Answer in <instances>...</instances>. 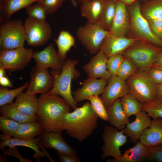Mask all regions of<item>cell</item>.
Returning <instances> with one entry per match:
<instances>
[{"label": "cell", "mask_w": 162, "mask_h": 162, "mask_svg": "<svg viewBox=\"0 0 162 162\" xmlns=\"http://www.w3.org/2000/svg\"><path fill=\"white\" fill-rule=\"evenodd\" d=\"M38 100L36 115L44 131L62 133L65 117L70 109L69 103L58 94L47 93L41 94Z\"/></svg>", "instance_id": "1"}, {"label": "cell", "mask_w": 162, "mask_h": 162, "mask_svg": "<svg viewBox=\"0 0 162 162\" xmlns=\"http://www.w3.org/2000/svg\"><path fill=\"white\" fill-rule=\"evenodd\" d=\"M98 117L89 101L66 115L63 129L70 136L82 142L90 136L98 125Z\"/></svg>", "instance_id": "2"}, {"label": "cell", "mask_w": 162, "mask_h": 162, "mask_svg": "<svg viewBox=\"0 0 162 162\" xmlns=\"http://www.w3.org/2000/svg\"><path fill=\"white\" fill-rule=\"evenodd\" d=\"M76 59H66L63 63L62 69L59 73L51 72L54 78V83L51 89L47 93L48 94L60 95L69 104L74 110L77 108L74 100L71 90L72 80L77 79L80 75L75 67L78 64Z\"/></svg>", "instance_id": "3"}, {"label": "cell", "mask_w": 162, "mask_h": 162, "mask_svg": "<svg viewBox=\"0 0 162 162\" xmlns=\"http://www.w3.org/2000/svg\"><path fill=\"white\" fill-rule=\"evenodd\" d=\"M162 48L138 40L126 49L122 54L131 60L138 70L148 72L157 58Z\"/></svg>", "instance_id": "4"}, {"label": "cell", "mask_w": 162, "mask_h": 162, "mask_svg": "<svg viewBox=\"0 0 162 162\" xmlns=\"http://www.w3.org/2000/svg\"><path fill=\"white\" fill-rule=\"evenodd\" d=\"M140 5L139 1L137 0L132 4L127 6L130 20L129 37L162 47V41L152 33L147 20L141 14Z\"/></svg>", "instance_id": "5"}, {"label": "cell", "mask_w": 162, "mask_h": 162, "mask_svg": "<svg viewBox=\"0 0 162 162\" xmlns=\"http://www.w3.org/2000/svg\"><path fill=\"white\" fill-rule=\"evenodd\" d=\"M126 81L130 93L142 104L156 98L157 84L150 78L148 72L138 70Z\"/></svg>", "instance_id": "6"}, {"label": "cell", "mask_w": 162, "mask_h": 162, "mask_svg": "<svg viewBox=\"0 0 162 162\" xmlns=\"http://www.w3.org/2000/svg\"><path fill=\"white\" fill-rule=\"evenodd\" d=\"M26 32L21 19L8 20L0 27V45L2 50L15 49L24 46Z\"/></svg>", "instance_id": "7"}, {"label": "cell", "mask_w": 162, "mask_h": 162, "mask_svg": "<svg viewBox=\"0 0 162 162\" xmlns=\"http://www.w3.org/2000/svg\"><path fill=\"white\" fill-rule=\"evenodd\" d=\"M97 23L87 22L79 27L76 31L77 38L81 44L91 55L96 54L100 50L102 44L110 34Z\"/></svg>", "instance_id": "8"}, {"label": "cell", "mask_w": 162, "mask_h": 162, "mask_svg": "<svg viewBox=\"0 0 162 162\" xmlns=\"http://www.w3.org/2000/svg\"><path fill=\"white\" fill-rule=\"evenodd\" d=\"M32 48L24 46L14 49L2 50L0 54V67L10 72L23 69L30 62Z\"/></svg>", "instance_id": "9"}, {"label": "cell", "mask_w": 162, "mask_h": 162, "mask_svg": "<svg viewBox=\"0 0 162 162\" xmlns=\"http://www.w3.org/2000/svg\"><path fill=\"white\" fill-rule=\"evenodd\" d=\"M24 26L26 40L28 46L33 47L42 46L52 38L51 28L45 20L28 17L25 20Z\"/></svg>", "instance_id": "10"}, {"label": "cell", "mask_w": 162, "mask_h": 162, "mask_svg": "<svg viewBox=\"0 0 162 162\" xmlns=\"http://www.w3.org/2000/svg\"><path fill=\"white\" fill-rule=\"evenodd\" d=\"M102 137L104 145L101 148V158L104 159L109 156L115 159L119 158L122 155L120 148L127 142V136L122 130L106 125Z\"/></svg>", "instance_id": "11"}, {"label": "cell", "mask_w": 162, "mask_h": 162, "mask_svg": "<svg viewBox=\"0 0 162 162\" xmlns=\"http://www.w3.org/2000/svg\"><path fill=\"white\" fill-rule=\"evenodd\" d=\"M30 83L26 93L36 95L47 93L52 87L53 76L50 74L48 69L36 66L32 68L30 73Z\"/></svg>", "instance_id": "12"}, {"label": "cell", "mask_w": 162, "mask_h": 162, "mask_svg": "<svg viewBox=\"0 0 162 162\" xmlns=\"http://www.w3.org/2000/svg\"><path fill=\"white\" fill-rule=\"evenodd\" d=\"M32 58L38 67L46 69L51 68L52 70L51 72L56 73H59L61 71L63 62L53 43L50 44L41 51L34 52Z\"/></svg>", "instance_id": "13"}, {"label": "cell", "mask_w": 162, "mask_h": 162, "mask_svg": "<svg viewBox=\"0 0 162 162\" xmlns=\"http://www.w3.org/2000/svg\"><path fill=\"white\" fill-rule=\"evenodd\" d=\"M107 81V84L100 97L106 108L112 105L118 99L130 93L126 81L118 76H111Z\"/></svg>", "instance_id": "14"}, {"label": "cell", "mask_w": 162, "mask_h": 162, "mask_svg": "<svg viewBox=\"0 0 162 162\" xmlns=\"http://www.w3.org/2000/svg\"><path fill=\"white\" fill-rule=\"evenodd\" d=\"M38 146L44 149L52 148L57 152L69 155H76V150L70 146L63 139L61 132L43 131L39 136Z\"/></svg>", "instance_id": "15"}, {"label": "cell", "mask_w": 162, "mask_h": 162, "mask_svg": "<svg viewBox=\"0 0 162 162\" xmlns=\"http://www.w3.org/2000/svg\"><path fill=\"white\" fill-rule=\"evenodd\" d=\"M138 40L135 38L117 35L111 32L103 41L100 50L108 58L112 55L122 54L126 49Z\"/></svg>", "instance_id": "16"}, {"label": "cell", "mask_w": 162, "mask_h": 162, "mask_svg": "<svg viewBox=\"0 0 162 162\" xmlns=\"http://www.w3.org/2000/svg\"><path fill=\"white\" fill-rule=\"evenodd\" d=\"M130 28V17L127 5L118 0L116 2L115 13L110 31L117 35L126 37Z\"/></svg>", "instance_id": "17"}, {"label": "cell", "mask_w": 162, "mask_h": 162, "mask_svg": "<svg viewBox=\"0 0 162 162\" xmlns=\"http://www.w3.org/2000/svg\"><path fill=\"white\" fill-rule=\"evenodd\" d=\"M107 83L106 79L88 78L84 80L81 87L72 92L74 99L78 104L89 96L101 94Z\"/></svg>", "instance_id": "18"}, {"label": "cell", "mask_w": 162, "mask_h": 162, "mask_svg": "<svg viewBox=\"0 0 162 162\" xmlns=\"http://www.w3.org/2000/svg\"><path fill=\"white\" fill-rule=\"evenodd\" d=\"M107 58L101 50L83 67L88 78L108 80L111 76L106 66Z\"/></svg>", "instance_id": "19"}, {"label": "cell", "mask_w": 162, "mask_h": 162, "mask_svg": "<svg viewBox=\"0 0 162 162\" xmlns=\"http://www.w3.org/2000/svg\"><path fill=\"white\" fill-rule=\"evenodd\" d=\"M135 116L134 121L131 123H128L122 130L133 143L136 142L139 140L144 130L150 126L152 122L150 117L142 110Z\"/></svg>", "instance_id": "20"}, {"label": "cell", "mask_w": 162, "mask_h": 162, "mask_svg": "<svg viewBox=\"0 0 162 162\" xmlns=\"http://www.w3.org/2000/svg\"><path fill=\"white\" fill-rule=\"evenodd\" d=\"M0 149L3 151H5V147L8 146L12 147L16 146L26 147L33 149L34 152L33 157L40 160V158L46 156V154L39 149L38 144L39 140L38 137L29 140H20L6 136L2 134H0Z\"/></svg>", "instance_id": "21"}, {"label": "cell", "mask_w": 162, "mask_h": 162, "mask_svg": "<svg viewBox=\"0 0 162 162\" xmlns=\"http://www.w3.org/2000/svg\"><path fill=\"white\" fill-rule=\"evenodd\" d=\"M139 140L148 147L162 144V118L152 120L150 126L144 130Z\"/></svg>", "instance_id": "22"}, {"label": "cell", "mask_w": 162, "mask_h": 162, "mask_svg": "<svg viewBox=\"0 0 162 162\" xmlns=\"http://www.w3.org/2000/svg\"><path fill=\"white\" fill-rule=\"evenodd\" d=\"M133 147L124 151L118 159H108L107 162H142L147 160L148 147L139 140L135 143Z\"/></svg>", "instance_id": "23"}, {"label": "cell", "mask_w": 162, "mask_h": 162, "mask_svg": "<svg viewBox=\"0 0 162 162\" xmlns=\"http://www.w3.org/2000/svg\"><path fill=\"white\" fill-rule=\"evenodd\" d=\"M106 108L109 123L118 130H122L130 120L123 110L120 98Z\"/></svg>", "instance_id": "24"}, {"label": "cell", "mask_w": 162, "mask_h": 162, "mask_svg": "<svg viewBox=\"0 0 162 162\" xmlns=\"http://www.w3.org/2000/svg\"><path fill=\"white\" fill-rule=\"evenodd\" d=\"M13 104L23 113L30 116H35L38 108V98H36V95L22 92L17 96L15 102Z\"/></svg>", "instance_id": "25"}, {"label": "cell", "mask_w": 162, "mask_h": 162, "mask_svg": "<svg viewBox=\"0 0 162 162\" xmlns=\"http://www.w3.org/2000/svg\"><path fill=\"white\" fill-rule=\"evenodd\" d=\"M39 0H4L0 1V22L9 20L15 12Z\"/></svg>", "instance_id": "26"}, {"label": "cell", "mask_w": 162, "mask_h": 162, "mask_svg": "<svg viewBox=\"0 0 162 162\" xmlns=\"http://www.w3.org/2000/svg\"><path fill=\"white\" fill-rule=\"evenodd\" d=\"M44 130L38 122L20 123L13 137L18 139L29 140L40 135Z\"/></svg>", "instance_id": "27"}, {"label": "cell", "mask_w": 162, "mask_h": 162, "mask_svg": "<svg viewBox=\"0 0 162 162\" xmlns=\"http://www.w3.org/2000/svg\"><path fill=\"white\" fill-rule=\"evenodd\" d=\"M104 0H91L82 4L80 7L81 15L86 18L88 22L97 23L101 12Z\"/></svg>", "instance_id": "28"}, {"label": "cell", "mask_w": 162, "mask_h": 162, "mask_svg": "<svg viewBox=\"0 0 162 162\" xmlns=\"http://www.w3.org/2000/svg\"><path fill=\"white\" fill-rule=\"evenodd\" d=\"M0 114L1 116L10 118L19 123L38 122L36 115L24 114L16 109L13 104L1 106Z\"/></svg>", "instance_id": "29"}, {"label": "cell", "mask_w": 162, "mask_h": 162, "mask_svg": "<svg viewBox=\"0 0 162 162\" xmlns=\"http://www.w3.org/2000/svg\"><path fill=\"white\" fill-rule=\"evenodd\" d=\"M58 48V52L61 60L63 62L66 59L67 52L72 47H76L75 39L68 32L61 31L58 38L54 39Z\"/></svg>", "instance_id": "30"}, {"label": "cell", "mask_w": 162, "mask_h": 162, "mask_svg": "<svg viewBox=\"0 0 162 162\" xmlns=\"http://www.w3.org/2000/svg\"><path fill=\"white\" fill-rule=\"evenodd\" d=\"M140 9L147 20H162V0H148L140 4Z\"/></svg>", "instance_id": "31"}, {"label": "cell", "mask_w": 162, "mask_h": 162, "mask_svg": "<svg viewBox=\"0 0 162 162\" xmlns=\"http://www.w3.org/2000/svg\"><path fill=\"white\" fill-rule=\"evenodd\" d=\"M116 4V2L104 1L103 9L97 23L106 30L110 31L115 13Z\"/></svg>", "instance_id": "32"}, {"label": "cell", "mask_w": 162, "mask_h": 162, "mask_svg": "<svg viewBox=\"0 0 162 162\" xmlns=\"http://www.w3.org/2000/svg\"><path fill=\"white\" fill-rule=\"evenodd\" d=\"M120 102L124 112L128 117L135 115L142 110V104L130 93L122 97Z\"/></svg>", "instance_id": "33"}, {"label": "cell", "mask_w": 162, "mask_h": 162, "mask_svg": "<svg viewBox=\"0 0 162 162\" xmlns=\"http://www.w3.org/2000/svg\"><path fill=\"white\" fill-rule=\"evenodd\" d=\"M29 83L27 82L22 86L13 89H9L6 87H0V106L6 104L13 103L14 98L28 87Z\"/></svg>", "instance_id": "34"}, {"label": "cell", "mask_w": 162, "mask_h": 162, "mask_svg": "<svg viewBox=\"0 0 162 162\" xmlns=\"http://www.w3.org/2000/svg\"><path fill=\"white\" fill-rule=\"evenodd\" d=\"M20 123L9 118L0 116V129L5 136H13Z\"/></svg>", "instance_id": "35"}, {"label": "cell", "mask_w": 162, "mask_h": 162, "mask_svg": "<svg viewBox=\"0 0 162 162\" xmlns=\"http://www.w3.org/2000/svg\"><path fill=\"white\" fill-rule=\"evenodd\" d=\"M142 110L153 119L162 118V102L158 99L156 98L151 102L142 104Z\"/></svg>", "instance_id": "36"}, {"label": "cell", "mask_w": 162, "mask_h": 162, "mask_svg": "<svg viewBox=\"0 0 162 162\" xmlns=\"http://www.w3.org/2000/svg\"><path fill=\"white\" fill-rule=\"evenodd\" d=\"M138 70L134 63L130 59L124 57L117 76L122 80L126 81Z\"/></svg>", "instance_id": "37"}, {"label": "cell", "mask_w": 162, "mask_h": 162, "mask_svg": "<svg viewBox=\"0 0 162 162\" xmlns=\"http://www.w3.org/2000/svg\"><path fill=\"white\" fill-rule=\"evenodd\" d=\"M86 100L89 101L99 118L104 120L108 121L106 108L99 95L89 96Z\"/></svg>", "instance_id": "38"}, {"label": "cell", "mask_w": 162, "mask_h": 162, "mask_svg": "<svg viewBox=\"0 0 162 162\" xmlns=\"http://www.w3.org/2000/svg\"><path fill=\"white\" fill-rule=\"evenodd\" d=\"M124 57L122 54H117L111 56L107 58V68L111 76H117Z\"/></svg>", "instance_id": "39"}, {"label": "cell", "mask_w": 162, "mask_h": 162, "mask_svg": "<svg viewBox=\"0 0 162 162\" xmlns=\"http://www.w3.org/2000/svg\"><path fill=\"white\" fill-rule=\"evenodd\" d=\"M25 9L28 17L42 20H45L47 14L43 7L39 2H38L35 4H31Z\"/></svg>", "instance_id": "40"}, {"label": "cell", "mask_w": 162, "mask_h": 162, "mask_svg": "<svg viewBox=\"0 0 162 162\" xmlns=\"http://www.w3.org/2000/svg\"><path fill=\"white\" fill-rule=\"evenodd\" d=\"M66 0H39L45 9L47 14L54 13L62 6L63 2Z\"/></svg>", "instance_id": "41"}, {"label": "cell", "mask_w": 162, "mask_h": 162, "mask_svg": "<svg viewBox=\"0 0 162 162\" xmlns=\"http://www.w3.org/2000/svg\"><path fill=\"white\" fill-rule=\"evenodd\" d=\"M147 161L162 162V144L148 147Z\"/></svg>", "instance_id": "42"}, {"label": "cell", "mask_w": 162, "mask_h": 162, "mask_svg": "<svg viewBox=\"0 0 162 162\" xmlns=\"http://www.w3.org/2000/svg\"><path fill=\"white\" fill-rule=\"evenodd\" d=\"M152 33L162 41V20H147Z\"/></svg>", "instance_id": "43"}, {"label": "cell", "mask_w": 162, "mask_h": 162, "mask_svg": "<svg viewBox=\"0 0 162 162\" xmlns=\"http://www.w3.org/2000/svg\"><path fill=\"white\" fill-rule=\"evenodd\" d=\"M2 155L5 156L9 155L14 157L18 159L21 162H33V160L28 158H23L21 155L16 147H9V148L4 151Z\"/></svg>", "instance_id": "44"}, {"label": "cell", "mask_w": 162, "mask_h": 162, "mask_svg": "<svg viewBox=\"0 0 162 162\" xmlns=\"http://www.w3.org/2000/svg\"><path fill=\"white\" fill-rule=\"evenodd\" d=\"M148 73L151 79L157 85L162 82V69L151 68Z\"/></svg>", "instance_id": "45"}, {"label": "cell", "mask_w": 162, "mask_h": 162, "mask_svg": "<svg viewBox=\"0 0 162 162\" xmlns=\"http://www.w3.org/2000/svg\"><path fill=\"white\" fill-rule=\"evenodd\" d=\"M58 156L61 162H80L79 158L76 155H69L59 152H57Z\"/></svg>", "instance_id": "46"}, {"label": "cell", "mask_w": 162, "mask_h": 162, "mask_svg": "<svg viewBox=\"0 0 162 162\" xmlns=\"http://www.w3.org/2000/svg\"><path fill=\"white\" fill-rule=\"evenodd\" d=\"M0 84L3 87H13L12 82L5 76L0 78Z\"/></svg>", "instance_id": "47"}, {"label": "cell", "mask_w": 162, "mask_h": 162, "mask_svg": "<svg viewBox=\"0 0 162 162\" xmlns=\"http://www.w3.org/2000/svg\"><path fill=\"white\" fill-rule=\"evenodd\" d=\"M151 68L162 69V48L158 56L152 64Z\"/></svg>", "instance_id": "48"}, {"label": "cell", "mask_w": 162, "mask_h": 162, "mask_svg": "<svg viewBox=\"0 0 162 162\" xmlns=\"http://www.w3.org/2000/svg\"><path fill=\"white\" fill-rule=\"evenodd\" d=\"M162 98V82L157 85L156 98L159 99Z\"/></svg>", "instance_id": "49"}, {"label": "cell", "mask_w": 162, "mask_h": 162, "mask_svg": "<svg viewBox=\"0 0 162 162\" xmlns=\"http://www.w3.org/2000/svg\"><path fill=\"white\" fill-rule=\"evenodd\" d=\"M125 4L127 6L130 5L134 3L137 0H118Z\"/></svg>", "instance_id": "50"}, {"label": "cell", "mask_w": 162, "mask_h": 162, "mask_svg": "<svg viewBox=\"0 0 162 162\" xmlns=\"http://www.w3.org/2000/svg\"><path fill=\"white\" fill-rule=\"evenodd\" d=\"M6 70L0 67V78L5 76Z\"/></svg>", "instance_id": "51"}, {"label": "cell", "mask_w": 162, "mask_h": 162, "mask_svg": "<svg viewBox=\"0 0 162 162\" xmlns=\"http://www.w3.org/2000/svg\"><path fill=\"white\" fill-rule=\"evenodd\" d=\"M70 2L73 6L75 7H76L77 6V3L76 0H70Z\"/></svg>", "instance_id": "52"}, {"label": "cell", "mask_w": 162, "mask_h": 162, "mask_svg": "<svg viewBox=\"0 0 162 162\" xmlns=\"http://www.w3.org/2000/svg\"><path fill=\"white\" fill-rule=\"evenodd\" d=\"M79 3L82 4L84 2L90 1L91 0H76Z\"/></svg>", "instance_id": "53"}, {"label": "cell", "mask_w": 162, "mask_h": 162, "mask_svg": "<svg viewBox=\"0 0 162 162\" xmlns=\"http://www.w3.org/2000/svg\"><path fill=\"white\" fill-rule=\"evenodd\" d=\"M104 1H110L115 2H116L118 0H104Z\"/></svg>", "instance_id": "54"}, {"label": "cell", "mask_w": 162, "mask_h": 162, "mask_svg": "<svg viewBox=\"0 0 162 162\" xmlns=\"http://www.w3.org/2000/svg\"><path fill=\"white\" fill-rule=\"evenodd\" d=\"M148 0H140V1L142 2H146Z\"/></svg>", "instance_id": "55"}, {"label": "cell", "mask_w": 162, "mask_h": 162, "mask_svg": "<svg viewBox=\"0 0 162 162\" xmlns=\"http://www.w3.org/2000/svg\"><path fill=\"white\" fill-rule=\"evenodd\" d=\"M158 99H159L162 102V98H161Z\"/></svg>", "instance_id": "56"}, {"label": "cell", "mask_w": 162, "mask_h": 162, "mask_svg": "<svg viewBox=\"0 0 162 162\" xmlns=\"http://www.w3.org/2000/svg\"><path fill=\"white\" fill-rule=\"evenodd\" d=\"M2 0H0V1H2Z\"/></svg>", "instance_id": "57"}]
</instances>
